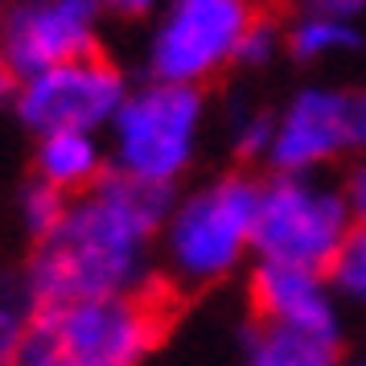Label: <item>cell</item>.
<instances>
[{
	"instance_id": "cell-7",
	"label": "cell",
	"mask_w": 366,
	"mask_h": 366,
	"mask_svg": "<svg viewBox=\"0 0 366 366\" xmlns=\"http://www.w3.org/2000/svg\"><path fill=\"white\" fill-rule=\"evenodd\" d=\"M128 99V83L99 54L41 70L17 83V116L37 136L50 132H95L112 128L116 112Z\"/></svg>"
},
{
	"instance_id": "cell-23",
	"label": "cell",
	"mask_w": 366,
	"mask_h": 366,
	"mask_svg": "<svg viewBox=\"0 0 366 366\" xmlns=\"http://www.w3.org/2000/svg\"><path fill=\"white\" fill-rule=\"evenodd\" d=\"M358 128H362V144H366V95L358 99Z\"/></svg>"
},
{
	"instance_id": "cell-13",
	"label": "cell",
	"mask_w": 366,
	"mask_h": 366,
	"mask_svg": "<svg viewBox=\"0 0 366 366\" xmlns=\"http://www.w3.org/2000/svg\"><path fill=\"white\" fill-rule=\"evenodd\" d=\"M284 46L300 62H333L358 54L362 46V29L350 17H333V13H317V9H297V17L284 34Z\"/></svg>"
},
{
	"instance_id": "cell-12",
	"label": "cell",
	"mask_w": 366,
	"mask_h": 366,
	"mask_svg": "<svg viewBox=\"0 0 366 366\" xmlns=\"http://www.w3.org/2000/svg\"><path fill=\"white\" fill-rule=\"evenodd\" d=\"M243 366H337V342L255 321L243 337Z\"/></svg>"
},
{
	"instance_id": "cell-9",
	"label": "cell",
	"mask_w": 366,
	"mask_h": 366,
	"mask_svg": "<svg viewBox=\"0 0 366 366\" xmlns=\"http://www.w3.org/2000/svg\"><path fill=\"white\" fill-rule=\"evenodd\" d=\"M99 9L91 0H17L4 13L0 54L17 83L95 54Z\"/></svg>"
},
{
	"instance_id": "cell-2",
	"label": "cell",
	"mask_w": 366,
	"mask_h": 366,
	"mask_svg": "<svg viewBox=\"0 0 366 366\" xmlns=\"http://www.w3.org/2000/svg\"><path fill=\"white\" fill-rule=\"evenodd\" d=\"M165 333V305L140 292L34 309L21 366H140Z\"/></svg>"
},
{
	"instance_id": "cell-8",
	"label": "cell",
	"mask_w": 366,
	"mask_h": 366,
	"mask_svg": "<svg viewBox=\"0 0 366 366\" xmlns=\"http://www.w3.org/2000/svg\"><path fill=\"white\" fill-rule=\"evenodd\" d=\"M358 144V99L337 86H305L276 112L267 165L288 177H317Z\"/></svg>"
},
{
	"instance_id": "cell-24",
	"label": "cell",
	"mask_w": 366,
	"mask_h": 366,
	"mask_svg": "<svg viewBox=\"0 0 366 366\" xmlns=\"http://www.w3.org/2000/svg\"><path fill=\"white\" fill-rule=\"evenodd\" d=\"M4 13H9V4H4V0H0V29H4Z\"/></svg>"
},
{
	"instance_id": "cell-14",
	"label": "cell",
	"mask_w": 366,
	"mask_h": 366,
	"mask_svg": "<svg viewBox=\"0 0 366 366\" xmlns=\"http://www.w3.org/2000/svg\"><path fill=\"white\" fill-rule=\"evenodd\" d=\"M325 280L342 300L366 305V227H354L325 267Z\"/></svg>"
},
{
	"instance_id": "cell-1",
	"label": "cell",
	"mask_w": 366,
	"mask_h": 366,
	"mask_svg": "<svg viewBox=\"0 0 366 366\" xmlns=\"http://www.w3.org/2000/svg\"><path fill=\"white\" fill-rule=\"evenodd\" d=\"M169 210V189L124 173H107L99 185L70 198L62 227L37 243L21 276L29 309L140 292L149 280L152 243L165 231Z\"/></svg>"
},
{
	"instance_id": "cell-11",
	"label": "cell",
	"mask_w": 366,
	"mask_h": 366,
	"mask_svg": "<svg viewBox=\"0 0 366 366\" xmlns=\"http://www.w3.org/2000/svg\"><path fill=\"white\" fill-rule=\"evenodd\" d=\"M37 182L54 185L58 194L79 198L107 177V149L95 132H50L37 136Z\"/></svg>"
},
{
	"instance_id": "cell-10",
	"label": "cell",
	"mask_w": 366,
	"mask_h": 366,
	"mask_svg": "<svg viewBox=\"0 0 366 366\" xmlns=\"http://www.w3.org/2000/svg\"><path fill=\"white\" fill-rule=\"evenodd\" d=\"M251 300H255V317L267 321V325L330 337V342L342 337L337 292L330 288L325 272L259 264L255 276H251Z\"/></svg>"
},
{
	"instance_id": "cell-21",
	"label": "cell",
	"mask_w": 366,
	"mask_h": 366,
	"mask_svg": "<svg viewBox=\"0 0 366 366\" xmlns=\"http://www.w3.org/2000/svg\"><path fill=\"white\" fill-rule=\"evenodd\" d=\"M300 9H317V13H333V17L358 21L366 13V0H300Z\"/></svg>"
},
{
	"instance_id": "cell-6",
	"label": "cell",
	"mask_w": 366,
	"mask_h": 366,
	"mask_svg": "<svg viewBox=\"0 0 366 366\" xmlns=\"http://www.w3.org/2000/svg\"><path fill=\"white\" fill-rule=\"evenodd\" d=\"M255 17L251 0H165L149 41L152 79L202 86L239 62V46Z\"/></svg>"
},
{
	"instance_id": "cell-15",
	"label": "cell",
	"mask_w": 366,
	"mask_h": 366,
	"mask_svg": "<svg viewBox=\"0 0 366 366\" xmlns=\"http://www.w3.org/2000/svg\"><path fill=\"white\" fill-rule=\"evenodd\" d=\"M66 210H70L66 194H58L54 185L37 182V177H34V185H25V194H21V222L29 227V234H34L37 243L50 239V234L62 227Z\"/></svg>"
},
{
	"instance_id": "cell-5",
	"label": "cell",
	"mask_w": 366,
	"mask_h": 366,
	"mask_svg": "<svg viewBox=\"0 0 366 366\" xmlns=\"http://www.w3.org/2000/svg\"><path fill=\"white\" fill-rule=\"evenodd\" d=\"M354 227L358 222L346 202V189L321 182V177L276 173L272 182L259 185L255 259L325 272Z\"/></svg>"
},
{
	"instance_id": "cell-4",
	"label": "cell",
	"mask_w": 366,
	"mask_h": 366,
	"mask_svg": "<svg viewBox=\"0 0 366 366\" xmlns=\"http://www.w3.org/2000/svg\"><path fill=\"white\" fill-rule=\"evenodd\" d=\"M202 107L198 86H177L149 79L144 86L128 91L124 107L112 119V173L136 177L157 189H173V182L198 157L202 140Z\"/></svg>"
},
{
	"instance_id": "cell-3",
	"label": "cell",
	"mask_w": 366,
	"mask_h": 366,
	"mask_svg": "<svg viewBox=\"0 0 366 366\" xmlns=\"http://www.w3.org/2000/svg\"><path fill=\"white\" fill-rule=\"evenodd\" d=\"M255 210L259 182H247L243 173H227L173 202L161 231V251L173 280L214 284L231 276L243 255H255Z\"/></svg>"
},
{
	"instance_id": "cell-20",
	"label": "cell",
	"mask_w": 366,
	"mask_h": 366,
	"mask_svg": "<svg viewBox=\"0 0 366 366\" xmlns=\"http://www.w3.org/2000/svg\"><path fill=\"white\" fill-rule=\"evenodd\" d=\"M342 189H346V202H350V210H354V222L366 227V152L358 157V165L350 169V177Z\"/></svg>"
},
{
	"instance_id": "cell-17",
	"label": "cell",
	"mask_w": 366,
	"mask_h": 366,
	"mask_svg": "<svg viewBox=\"0 0 366 366\" xmlns=\"http://www.w3.org/2000/svg\"><path fill=\"white\" fill-rule=\"evenodd\" d=\"M272 132H276V116H272V112H243L231 128V144H234V152L247 157V161H267Z\"/></svg>"
},
{
	"instance_id": "cell-25",
	"label": "cell",
	"mask_w": 366,
	"mask_h": 366,
	"mask_svg": "<svg viewBox=\"0 0 366 366\" xmlns=\"http://www.w3.org/2000/svg\"><path fill=\"white\" fill-rule=\"evenodd\" d=\"M354 366H366V358H362V362H354Z\"/></svg>"
},
{
	"instance_id": "cell-22",
	"label": "cell",
	"mask_w": 366,
	"mask_h": 366,
	"mask_svg": "<svg viewBox=\"0 0 366 366\" xmlns=\"http://www.w3.org/2000/svg\"><path fill=\"white\" fill-rule=\"evenodd\" d=\"M13 91H17V74L9 70V62H4V54H0V103L9 99Z\"/></svg>"
},
{
	"instance_id": "cell-18",
	"label": "cell",
	"mask_w": 366,
	"mask_h": 366,
	"mask_svg": "<svg viewBox=\"0 0 366 366\" xmlns=\"http://www.w3.org/2000/svg\"><path fill=\"white\" fill-rule=\"evenodd\" d=\"M280 29L272 25L267 17H255V25L247 29V37H243V46H239V66H264L272 54L280 50Z\"/></svg>"
},
{
	"instance_id": "cell-16",
	"label": "cell",
	"mask_w": 366,
	"mask_h": 366,
	"mask_svg": "<svg viewBox=\"0 0 366 366\" xmlns=\"http://www.w3.org/2000/svg\"><path fill=\"white\" fill-rule=\"evenodd\" d=\"M29 321H34V309L21 288L0 292V366H21L25 342H29Z\"/></svg>"
},
{
	"instance_id": "cell-19",
	"label": "cell",
	"mask_w": 366,
	"mask_h": 366,
	"mask_svg": "<svg viewBox=\"0 0 366 366\" xmlns=\"http://www.w3.org/2000/svg\"><path fill=\"white\" fill-rule=\"evenodd\" d=\"M95 9H99V17H119V21H140V17H152V13H161V4L165 0H91Z\"/></svg>"
}]
</instances>
